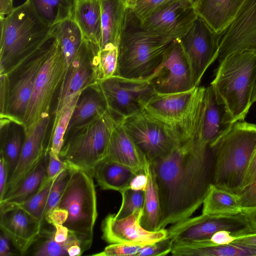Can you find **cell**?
<instances>
[{"label": "cell", "instance_id": "6da1fadb", "mask_svg": "<svg viewBox=\"0 0 256 256\" xmlns=\"http://www.w3.org/2000/svg\"><path fill=\"white\" fill-rule=\"evenodd\" d=\"M214 155V147L196 139L150 162L160 196V230L190 217L202 204L212 184Z\"/></svg>", "mask_w": 256, "mask_h": 256}, {"label": "cell", "instance_id": "7a4b0ae2", "mask_svg": "<svg viewBox=\"0 0 256 256\" xmlns=\"http://www.w3.org/2000/svg\"><path fill=\"white\" fill-rule=\"evenodd\" d=\"M174 40L146 28L134 10L128 8L118 44L116 75L148 79L160 64Z\"/></svg>", "mask_w": 256, "mask_h": 256}, {"label": "cell", "instance_id": "3957f363", "mask_svg": "<svg viewBox=\"0 0 256 256\" xmlns=\"http://www.w3.org/2000/svg\"><path fill=\"white\" fill-rule=\"evenodd\" d=\"M0 74L16 70L51 37L50 27L30 0L0 18Z\"/></svg>", "mask_w": 256, "mask_h": 256}, {"label": "cell", "instance_id": "277c9868", "mask_svg": "<svg viewBox=\"0 0 256 256\" xmlns=\"http://www.w3.org/2000/svg\"><path fill=\"white\" fill-rule=\"evenodd\" d=\"M219 62L210 86L218 102L224 106L232 122L243 121L252 104L256 50L232 52Z\"/></svg>", "mask_w": 256, "mask_h": 256}, {"label": "cell", "instance_id": "5b68a950", "mask_svg": "<svg viewBox=\"0 0 256 256\" xmlns=\"http://www.w3.org/2000/svg\"><path fill=\"white\" fill-rule=\"evenodd\" d=\"M256 147V124L240 121L215 146L212 184L238 194Z\"/></svg>", "mask_w": 256, "mask_h": 256}, {"label": "cell", "instance_id": "8992f818", "mask_svg": "<svg viewBox=\"0 0 256 256\" xmlns=\"http://www.w3.org/2000/svg\"><path fill=\"white\" fill-rule=\"evenodd\" d=\"M121 120L108 109L74 128L65 136L60 158L72 168L86 171L93 176L95 167L106 156L112 134Z\"/></svg>", "mask_w": 256, "mask_h": 256}, {"label": "cell", "instance_id": "52a82bcc", "mask_svg": "<svg viewBox=\"0 0 256 256\" xmlns=\"http://www.w3.org/2000/svg\"><path fill=\"white\" fill-rule=\"evenodd\" d=\"M93 176L72 168L69 179L56 206L68 212L64 224L80 243L82 252L90 249L98 217L96 194Z\"/></svg>", "mask_w": 256, "mask_h": 256}, {"label": "cell", "instance_id": "ba28073f", "mask_svg": "<svg viewBox=\"0 0 256 256\" xmlns=\"http://www.w3.org/2000/svg\"><path fill=\"white\" fill-rule=\"evenodd\" d=\"M52 36L50 52L38 72L24 118V136L40 119L50 116L53 96L59 89L68 68L59 42Z\"/></svg>", "mask_w": 256, "mask_h": 256}, {"label": "cell", "instance_id": "9c48e42d", "mask_svg": "<svg viewBox=\"0 0 256 256\" xmlns=\"http://www.w3.org/2000/svg\"><path fill=\"white\" fill-rule=\"evenodd\" d=\"M172 241L190 242L208 240L216 232L227 230L234 236L256 231L242 212L236 214H202L189 217L172 224L167 229Z\"/></svg>", "mask_w": 256, "mask_h": 256}, {"label": "cell", "instance_id": "30bf717a", "mask_svg": "<svg viewBox=\"0 0 256 256\" xmlns=\"http://www.w3.org/2000/svg\"><path fill=\"white\" fill-rule=\"evenodd\" d=\"M120 124L149 162L168 155L178 144L170 128L144 109Z\"/></svg>", "mask_w": 256, "mask_h": 256}, {"label": "cell", "instance_id": "8fae6325", "mask_svg": "<svg viewBox=\"0 0 256 256\" xmlns=\"http://www.w3.org/2000/svg\"><path fill=\"white\" fill-rule=\"evenodd\" d=\"M98 84L108 110L121 120L143 110L156 94L147 79H132L114 75Z\"/></svg>", "mask_w": 256, "mask_h": 256}, {"label": "cell", "instance_id": "7c38bea8", "mask_svg": "<svg viewBox=\"0 0 256 256\" xmlns=\"http://www.w3.org/2000/svg\"><path fill=\"white\" fill-rule=\"evenodd\" d=\"M52 42L51 36L44 45L20 66L8 74L10 80V96L6 114L4 118L22 126L36 77L50 52Z\"/></svg>", "mask_w": 256, "mask_h": 256}, {"label": "cell", "instance_id": "4fadbf2b", "mask_svg": "<svg viewBox=\"0 0 256 256\" xmlns=\"http://www.w3.org/2000/svg\"><path fill=\"white\" fill-rule=\"evenodd\" d=\"M178 40L191 68L194 85L199 86L206 71L217 60L220 34L198 15Z\"/></svg>", "mask_w": 256, "mask_h": 256}, {"label": "cell", "instance_id": "5bb4252c", "mask_svg": "<svg viewBox=\"0 0 256 256\" xmlns=\"http://www.w3.org/2000/svg\"><path fill=\"white\" fill-rule=\"evenodd\" d=\"M147 80L158 94L184 92L196 87L178 39L173 40L162 62Z\"/></svg>", "mask_w": 256, "mask_h": 256}, {"label": "cell", "instance_id": "9a60e30c", "mask_svg": "<svg viewBox=\"0 0 256 256\" xmlns=\"http://www.w3.org/2000/svg\"><path fill=\"white\" fill-rule=\"evenodd\" d=\"M93 44L84 40L74 59L68 66L59 88L54 114L88 88L98 84L92 64Z\"/></svg>", "mask_w": 256, "mask_h": 256}, {"label": "cell", "instance_id": "2e32d148", "mask_svg": "<svg viewBox=\"0 0 256 256\" xmlns=\"http://www.w3.org/2000/svg\"><path fill=\"white\" fill-rule=\"evenodd\" d=\"M219 34L218 61L234 52L256 50V0H246Z\"/></svg>", "mask_w": 256, "mask_h": 256}, {"label": "cell", "instance_id": "e0dca14e", "mask_svg": "<svg viewBox=\"0 0 256 256\" xmlns=\"http://www.w3.org/2000/svg\"><path fill=\"white\" fill-rule=\"evenodd\" d=\"M198 16L190 0H176L157 9L141 22L146 28L175 40L187 32Z\"/></svg>", "mask_w": 256, "mask_h": 256}, {"label": "cell", "instance_id": "ac0fdd59", "mask_svg": "<svg viewBox=\"0 0 256 256\" xmlns=\"http://www.w3.org/2000/svg\"><path fill=\"white\" fill-rule=\"evenodd\" d=\"M141 216L132 214L116 219L108 214L102 222V238L108 244L122 243L145 246L168 238L167 229L156 231L144 228L140 224Z\"/></svg>", "mask_w": 256, "mask_h": 256}, {"label": "cell", "instance_id": "d6986e66", "mask_svg": "<svg viewBox=\"0 0 256 256\" xmlns=\"http://www.w3.org/2000/svg\"><path fill=\"white\" fill-rule=\"evenodd\" d=\"M42 223L16 204H0V228L21 255L40 234Z\"/></svg>", "mask_w": 256, "mask_h": 256}, {"label": "cell", "instance_id": "ffe728a7", "mask_svg": "<svg viewBox=\"0 0 256 256\" xmlns=\"http://www.w3.org/2000/svg\"><path fill=\"white\" fill-rule=\"evenodd\" d=\"M50 119V116L40 119L32 130L24 136L18 161L8 181L0 201L8 197L16 188L46 154L44 142Z\"/></svg>", "mask_w": 256, "mask_h": 256}, {"label": "cell", "instance_id": "44dd1931", "mask_svg": "<svg viewBox=\"0 0 256 256\" xmlns=\"http://www.w3.org/2000/svg\"><path fill=\"white\" fill-rule=\"evenodd\" d=\"M198 86L181 92L156 94L144 110L150 115L173 129L192 112Z\"/></svg>", "mask_w": 256, "mask_h": 256}, {"label": "cell", "instance_id": "7402d4cb", "mask_svg": "<svg viewBox=\"0 0 256 256\" xmlns=\"http://www.w3.org/2000/svg\"><path fill=\"white\" fill-rule=\"evenodd\" d=\"M224 106L218 103L210 86L206 88L199 139L204 145L215 146L232 126Z\"/></svg>", "mask_w": 256, "mask_h": 256}, {"label": "cell", "instance_id": "603a6c76", "mask_svg": "<svg viewBox=\"0 0 256 256\" xmlns=\"http://www.w3.org/2000/svg\"><path fill=\"white\" fill-rule=\"evenodd\" d=\"M104 158L128 167L136 174L146 172L150 165L145 155L126 132L120 122L112 134Z\"/></svg>", "mask_w": 256, "mask_h": 256}, {"label": "cell", "instance_id": "cb8c5ba5", "mask_svg": "<svg viewBox=\"0 0 256 256\" xmlns=\"http://www.w3.org/2000/svg\"><path fill=\"white\" fill-rule=\"evenodd\" d=\"M172 243L170 254L174 256H256V248L238 244L216 245L210 240Z\"/></svg>", "mask_w": 256, "mask_h": 256}, {"label": "cell", "instance_id": "d4e9b609", "mask_svg": "<svg viewBox=\"0 0 256 256\" xmlns=\"http://www.w3.org/2000/svg\"><path fill=\"white\" fill-rule=\"evenodd\" d=\"M72 18L82 34L84 40L100 48L101 7L100 0H73Z\"/></svg>", "mask_w": 256, "mask_h": 256}, {"label": "cell", "instance_id": "484cf974", "mask_svg": "<svg viewBox=\"0 0 256 256\" xmlns=\"http://www.w3.org/2000/svg\"><path fill=\"white\" fill-rule=\"evenodd\" d=\"M246 0H200L196 6L198 14L220 34L230 22Z\"/></svg>", "mask_w": 256, "mask_h": 256}, {"label": "cell", "instance_id": "4316f807", "mask_svg": "<svg viewBox=\"0 0 256 256\" xmlns=\"http://www.w3.org/2000/svg\"><path fill=\"white\" fill-rule=\"evenodd\" d=\"M107 110L106 101L98 84L88 88L79 97L65 136L74 128L100 116Z\"/></svg>", "mask_w": 256, "mask_h": 256}, {"label": "cell", "instance_id": "83f0119b", "mask_svg": "<svg viewBox=\"0 0 256 256\" xmlns=\"http://www.w3.org/2000/svg\"><path fill=\"white\" fill-rule=\"evenodd\" d=\"M101 7L100 48L108 44L118 46L128 8L122 0H100Z\"/></svg>", "mask_w": 256, "mask_h": 256}, {"label": "cell", "instance_id": "f1b7e54d", "mask_svg": "<svg viewBox=\"0 0 256 256\" xmlns=\"http://www.w3.org/2000/svg\"><path fill=\"white\" fill-rule=\"evenodd\" d=\"M136 174L128 167L106 158L95 167L93 176L104 190H113L120 193L130 188Z\"/></svg>", "mask_w": 256, "mask_h": 256}, {"label": "cell", "instance_id": "f546056e", "mask_svg": "<svg viewBox=\"0 0 256 256\" xmlns=\"http://www.w3.org/2000/svg\"><path fill=\"white\" fill-rule=\"evenodd\" d=\"M0 152L7 164L8 179L18 161L24 133L22 126L6 118L0 119Z\"/></svg>", "mask_w": 256, "mask_h": 256}, {"label": "cell", "instance_id": "4dcf8cb0", "mask_svg": "<svg viewBox=\"0 0 256 256\" xmlns=\"http://www.w3.org/2000/svg\"><path fill=\"white\" fill-rule=\"evenodd\" d=\"M146 174L148 183L144 192L142 214L140 224L147 230L156 231L160 230L162 216L161 204L155 173L150 162Z\"/></svg>", "mask_w": 256, "mask_h": 256}, {"label": "cell", "instance_id": "1f68e13d", "mask_svg": "<svg viewBox=\"0 0 256 256\" xmlns=\"http://www.w3.org/2000/svg\"><path fill=\"white\" fill-rule=\"evenodd\" d=\"M202 205V214H236L243 210L236 194L219 188L212 184Z\"/></svg>", "mask_w": 256, "mask_h": 256}, {"label": "cell", "instance_id": "d6a6232c", "mask_svg": "<svg viewBox=\"0 0 256 256\" xmlns=\"http://www.w3.org/2000/svg\"><path fill=\"white\" fill-rule=\"evenodd\" d=\"M50 33L58 39L68 66L84 40L80 30L71 18L50 27Z\"/></svg>", "mask_w": 256, "mask_h": 256}, {"label": "cell", "instance_id": "836d02e7", "mask_svg": "<svg viewBox=\"0 0 256 256\" xmlns=\"http://www.w3.org/2000/svg\"><path fill=\"white\" fill-rule=\"evenodd\" d=\"M48 162V154H45L35 168L28 174L16 188L0 204H19L26 200L40 189L44 178Z\"/></svg>", "mask_w": 256, "mask_h": 256}, {"label": "cell", "instance_id": "e575fe53", "mask_svg": "<svg viewBox=\"0 0 256 256\" xmlns=\"http://www.w3.org/2000/svg\"><path fill=\"white\" fill-rule=\"evenodd\" d=\"M38 16L50 27L72 18L73 0H30Z\"/></svg>", "mask_w": 256, "mask_h": 256}, {"label": "cell", "instance_id": "d590c367", "mask_svg": "<svg viewBox=\"0 0 256 256\" xmlns=\"http://www.w3.org/2000/svg\"><path fill=\"white\" fill-rule=\"evenodd\" d=\"M118 46L108 44L100 49L93 46L92 64L97 83L116 75Z\"/></svg>", "mask_w": 256, "mask_h": 256}, {"label": "cell", "instance_id": "8d00e7d4", "mask_svg": "<svg viewBox=\"0 0 256 256\" xmlns=\"http://www.w3.org/2000/svg\"><path fill=\"white\" fill-rule=\"evenodd\" d=\"M78 96L54 114V123L46 150V154L50 152L60 157L64 146V137L72 115L79 98Z\"/></svg>", "mask_w": 256, "mask_h": 256}, {"label": "cell", "instance_id": "74e56055", "mask_svg": "<svg viewBox=\"0 0 256 256\" xmlns=\"http://www.w3.org/2000/svg\"><path fill=\"white\" fill-rule=\"evenodd\" d=\"M54 179L44 187L40 188L26 200L19 204H13L22 208L42 223L44 220V212L47 200Z\"/></svg>", "mask_w": 256, "mask_h": 256}, {"label": "cell", "instance_id": "f35d334b", "mask_svg": "<svg viewBox=\"0 0 256 256\" xmlns=\"http://www.w3.org/2000/svg\"><path fill=\"white\" fill-rule=\"evenodd\" d=\"M122 202L120 207L114 217L120 219L132 214L141 216L142 214V207L144 200V192L126 189L120 193Z\"/></svg>", "mask_w": 256, "mask_h": 256}, {"label": "cell", "instance_id": "ab89813d", "mask_svg": "<svg viewBox=\"0 0 256 256\" xmlns=\"http://www.w3.org/2000/svg\"><path fill=\"white\" fill-rule=\"evenodd\" d=\"M79 244L80 241L75 236L70 232L68 239L64 242H57L54 239L52 234L42 242L35 249L34 256H68V250L72 244Z\"/></svg>", "mask_w": 256, "mask_h": 256}, {"label": "cell", "instance_id": "60d3db41", "mask_svg": "<svg viewBox=\"0 0 256 256\" xmlns=\"http://www.w3.org/2000/svg\"><path fill=\"white\" fill-rule=\"evenodd\" d=\"M71 170L72 168L64 170L54 179L47 200L44 220L46 214L58 206L69 179Z\"/></svg>", "mask_w": 256, "mask_h": 256}, {"label": "cell", "instance_id": "b9f144b4", "mask_svg": "<svg viewBox=\"0 0 256 256\" xmlns=\"http://www.w3.org/2000/svg\"><path fill=\"white\" fill-rule=\"evenodd\" d=\"M143 246L122 243L111 244L95 256H137Z\"/></svg>", "mask_w": 256, "mask_h": 256}, {"label": "cell", "instance_id": "7bdbcfd3", "mask_svg": "<svg viewBox=\"0 0 256 256\" xmlns=\"http://www.w3.org/2000/svg\"><path fill=\"white\" fill-rule=\"evenodd\" d=\"M68 168H71L66 162L61 160L59 156L48 152L46 174L40 188L52 181L62 170Z\"/></svg>", "mask_w": 256, "mask_h": 256}, {"label": "cell", "instance_id": "ee69618b", "mask_svg": "<svg viewBox=\"0 0 256 256\" xmlns=\"http://www.w3.org/2000/svg\"><path fill=\"white\" fill-rule=\"evenodd\" d=\"M176 0H139L132 9L142 20L157 9Z\"/></svg>", "mask_w": 256, "mask_h": 256}, {"label": "cell", "instance_id": "f6af8a7d", "mask_svg": "<svg viewBox=\"0 0 256 256\" xmlns=\"http://www.w3.org/2000/svg\"><path fill=\"white\" fill-rule=\"evenodd\" d=\"M172 240L169 238L142 246L137 256H164L170 253Z\"/></svg>", "mask_w": 256, "mask_h": 256}, {"label": "cell", "instance_id": "bcb514c9", "mask_svg": "<svg viewBox=\"0 0 256 256\" xmlns=\"http://www.w3.org/2000/svg\"><path fill=\"white\" fill-rule=\"evenodd\" d=\"M10 80L8 74H0V118L6 117L10 96Z\"/></svg>", "mask_w": 256, "mask_h": 256}, {"label": "cell", "instance_id": "7dc6e473", "mask_svg": "<svg viewBox=\"0 0 256 256\" xmlns=\"http://www.w3.org/2000/svg\"><path fill=\"white\" fill-rule=\"evenodd\" d=\"M237 195L243 210L256 208V182L244 188Z\"/></svg>", "mask_w": 256, "mask_h": 256}, {"label": "cell", "instance_id": "c3c4849f", "mask_svg": "<svg viewBox=\"0 0 256 256\" xmlns=\"http://www.w3.org/2000/svg\"><path fill=\"white\" fill-rule=\"evenodd\" d=\"M68 216V212L66 209L56 206L46 214L44 220L52 226L64 224L66 221Z\"/></svg>", "mask_w": 256, "mask_h": 256}, {"label": "cell", "instance_id": "681fc988", "mask_svg": "<svg viewBox=\"0 0 256 256\" xmlns=\"http://www.w3.org/2000/svg\"><path fill=\"white\" fill-rule=\"evenodd\" d=\"M148 183V177L146 172L136 174L132 179L130 188L134 190L144 192Z\"/></svg>", "mask_w": 256, "mask_h": 256}, {"label": "cell", "instance_id": "f907efd6", "mask_svg": "<svg viewBox=\"0 0 256 256\" xmlns=\"http://www.w3.org/2000/svg\"><path fill=\"white\" fill-rule=\"evenodd\" d=\"M230 243H235L256 248V232L234 236H231Z\"/></svg>", "mask_w": 256, "mask_h": 256}, {"label": "cell", "instance_id": "816d5d0a", "mask_svg": "<svg viewBox=\"0 0 256 256\" xmlns=\"http://www.w3.org/2000/svg\"><path fill=\"white\" fill-rule=\"evenodd\" d=\"M8 180L7 164L3 155L0 154V198L3 196Z\"/></svg>", "mask_w": 256, "mask_h": 256}, {"label": "cell", "instance_id": "f5cc1de1", "mask_svg": "<svg viewBox=\"0 0 256 256\" xmlns=\"http://www.w3.org/2000/svg\"><path fill=\"white\" fill-rule=\"evenodd\" d=\"M256 182V147L253 153L250 163L246 176L243 188ZM242 188V189H243Z\"/></svg>", "mask_w": 256, "mask_h": 256}, {"label": "cell", "instance_id": "db71d44e", "mask_svg": "<svg viewBox=\"0 0 256 256\" xmlns=\"http://www.w3.org/2000/svg\"><path fill=\"white\" fill-rule=\"evenodd\" d=\"M55 230L52 232L54 239L57 242H64L66 240L70 234L68 229L64 224H54Z\"/></svg>", "mask_w": 256, "mask_h": 256}, {"label": "cell", "instance_id": "11a10c76", "mask_svg": "<svg viewBox=\"0 0 256 256\" xmlns=\"http://www.w3.org/2000/svg\"><path fill=\"white\" fill-rule=\"evenodd\" d=\"M10 241L3 232L0 236V256H12L16 255L10 249Z\"/></svg>", "mask_w": 256, "mask_h": 256}, {"label": "cell", "instance_id": "9f6ffc18", "mask_svg": "<svg viewBox=\"0 0 256 256\" xmlns=\"http://www.w3.org/2000/svg\"><path fill=\"white\" fill-rule=\"evenodd\" d=\"M14 8L13 0H0V18L10 13Z\"/></svg>", "mask_w": 256, "mask_h": 256}, {"label": "cell", "instance_id": "6f0895ef", "mask_svg": "<svg viewBox=\"0 0 256 256\" xmlns=\"http://www.w3.org/2000/svg\"><path fill=\"white\" fill-rule=\"evenodd\" d=\"M242 212L246 216L250 224L256 227V208L244 210Z\"/></svg>", "mask_w": 256, "mask_h": 256}, {"label": "cell", "instance_id": "680465c9", "mask_svg": "<svg viewBox=\"0 0 256 256\" xmlns=\"http://www.w3.org/2000/svg\"><path fill=\"white\" fill-rule=\"evenodd\" d=\"M82 253L80 244H79L71 245L68 250V254L69 256H80Z\"/></svg>", "mask_w": 256, "mask_h": 256}, {"label": "cell", "instance_id": "91938a15", "mask_svg": "<svg viewBox=\"0 0 256 256\" xmlns=\"http://www.w3.org/2000/svg\"><path fill=\"white\" fill-rule=\"evenodd\" d=\"M128 8L133 9L139 0H122Z\"/></svg>", "mask_w": 256, "mask_h": 256}, {"label": "cell", "instance_id": "94428289", "mask_svg": "<svg viewBox=\"0 0 256 256\" xmlns=\"http://www.w3.org/2000/svg\"><path fill=\"white\" fill-rule=\"evenodd\" d=\"M256 102V78L255 80L254 86L252 92V104Z\"/></svg>", "mask_w": 256, "mask_h": 256}, {"label": "cell", "instance_id": "6125c7cd", "mask_svg": "<svg viewBox=\"0 0 256 256\" xmlns=\"http://www.w3.org/2000/svg\"><path fill=\"white\" fill-rule=\"evenodd\" d=\"M190 0L193 4L196 7L200 0Z\"/></svg>", "mask_w": 256, "mask_h": 256}]
</instances>
